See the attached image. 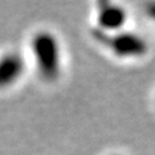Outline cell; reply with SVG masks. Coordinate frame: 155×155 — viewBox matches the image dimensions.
I'll return each mask as SVG.
<instances>
[{
	"label": "cell",
	"mask_w": 155,
	"mask_h": 155,
	"mask_svg": "<svg viewBox=\"0 0 155 155\" xmlns=\"http://www.w3.org/2000/svg\"><path fill=\"white\" fill-rule=\"evenodd\" d=\"M107 43L111 48L120 55L133 54L138 49V42L132 35L128 34H117L107 39Z\"/></svg>",
	"instance_id": "cell-4"
},
{
	"label": "cell",
	"mask_w": 155,
	"mask_h": 155,
	"mask_svg": "<svg viewBox=\"0 0 155 155\" xmlns=\"http://www.w3.org/2000/svg\"><path fill=\"white\" fill-rule=\"evenodd\" d=\"M98 21L100 27L103 28L101 31L117 29L125 23V12L122 9L115 5L104 4L99 10Z\"/></svg>",
	"instance_id": "cell-3"
},
{
	"label": "cell",
	"mask_w": 155,
	"mask_h": 155,
	"mask_svg": "<svg viewBox=\"0 0 155 155\" xmlns=\"http://www.w3.org/2000/svg\"><path fill=\"white\" fill-rule=\"evenodd\" d=\"M25 68L23 59L17 53H8L0 58V88L11 86Z\"/></svg>",
	"instance_id": "cell-2"
},
{
	"label": "cell",
	"mask_w": 155,
	"mask_h": 155,
	"mask_svg": "<svg viewBox=\"0 0 155 155\" xmlns=\"http://www.w3.org/2000/svg\"><path fill=\"white\" fill-rule=\"evenodd\" d=\"M38 70L44 80L54 81L60 72V53L56 38L49 32L37 33L32 41Z\"/></svg>",
	"instance_id": "cell-1"
}]
</instances>
